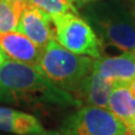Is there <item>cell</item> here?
<instances>
[{"label":"cell","mask_w":135,"mask_h":135,"mask_svg":"<svg viewBox=\"0 0 135 135\" xmlns=\"http://www.w3.org/2000/svg\"><path fill=\"white\" fill-rule=\"evenodd\" d=\"M0 102L78 106L71 93L54 85L33 66L11 59L0 65Z\"/></svg>","instance_id":"6da1fadb"},{"label":"cell","mask_w":135,"mask_h":135,"mask_svg":"<svg viewBox=\"0 0 135 135\" xmlns=\"http://www.w3.org/2000/svg\"><path fill=\"white\" fill-rule=\"evenodd\" d=\"M95 58L78 55L64 48L55 38L44 48L36 69L54 85L74 93L93 70Z\"/></svg>","instance_id":"7a4b0ae2"},{"label":"cell","mask_w":135,"mask_h":135,"mask_svg":"<svg viewBox=\"0 0 135 135\" xmlns=\"http://www.w3.org/2000/svg\"><path fill=\"white\" fill-rule=\"evenodd\" d=\"M54 38L64 48L78 55L98 59L102 56V42L90 25L78 14L52 15Z\"/></svg>","instance_id":"3957f363"},{"label":"cell","mask_w":135,"mask_h":135,"mask_svg":"<svg viewBox=\"0 0 135 135\" xmlns=\"http://www.w3.org/2000/svg\"><path fill=\"white\" fill-rule=\"evenodd\" d=\"M63 131L70 135H133L122 120L107 108L87 106L69 116Z\"/></svg>","instance_id":"277c9868"},{"label":"cell","mask_w":135,"mask_h":135,"mask_svg":"<svg viewBox=\"0 0 135 135\" xmlns=\"http://www.w3.org/2000/svg\"><path fill=\"white\" fill-rule=\"evenodd\" d=\"M102 40L123 52H135V20L132 14L119 12L99 21Z\"/></svg>","instance_id":"5b68a950"},{"label":"cell","mask_w":135,"mask_h":135,"mask_svg":"<svg viewBox=\"0 0 135 135\" xmlns=\"http://www.w3.org/2000/svg\"><path fill=\"white\" fill-rule=\"evenodd\" d=\"M15 31L24 34L32 42L43 49L49 41L54 38L50 15L30 4L25 6Z\"/></svg>","instance_id":"8992f818"},{"label":"cell","mask_w":135,"mask_h":135,"mask_svg":"<svg viewBox=\"0 0 135 135\" xmlns=\"http://www.w3.org/2000/svg\"><path fill=\"white\" fill-rule=\"evenodd\" d=\"M0 49L11 60L36 67L44 49L18 31L0 32Z\"/></svg>","instance_id":"52a82bcc"},{"label":"cell","mask_w":135,"mask_h":135,"mask_svg":"<svg viewBox=\"0 0 135 135\" xmlns=\"http://www.w3.org/2000/svg\"><path fill=\"white\" fill-rule=\"evenodd\" d=\"M93 69L106 79L131 81L135 79V55L131 52L95 59Z\"/></svg>","instance_id":"ba28073f"},{"label":"cell","mask_w":135,"mask_h":135,"mask_svg":"<svg viewBox=\"0 0 135 135\" xmlns=\"http://www.w3.org/2000/svg\"><path fill=\"white\" fill-rule=\"evenodd\" d=\"M113 82V80L104 78L93 69L91 74L82 82L74 94L77 96V100L86 102L88 105L107 108Z\"/></svg>","instance_id":"9c48e42d"},{"label":"cell","mask_w":135,"mask_h":135,"mask_svg":"<svg viewBox=\"0 0 135 135\" xmlns=\"http://www.w3.org/2000/svg\"><path fill=\"white\" fill-rule=\"evenodd\" d=\"M0 130L17 135H41L44 128L34 115L0 106Z\"/></svg>","instance_id":"30bf717a"},{"label":"cell","mask_w":135,"mask_h":135,"mask_svg":"<svg viewBox=\"0 0 135 135\" xmlns=\"http://www.w3.org/2000/svg\"><path fill=\"white\" fill-rule=\"evenodd\" d=\"M107 109L125 124L135 117V95L129 89L127 81L113 82Z\"/></svg>","instance_id":"8fae6325"},{"label":"cell","mask_w":135,"mask_h":135,"mask_svg":"<svg viewBox=\"0 0 135 135\" xmlns=\"http://www.w3.org/2000/svg\"><path fill=\"white\" fill-rule=\"evenodd\" d=\"M26 5L15 0H0V32L16 30Z\"/></svg>","instance_id":"7c38bea8"},{"label":"cell","mask_w":135,"mask_h":135,"mask_svg":"<svg viewBox=\"0 0 135 135\" xmlns=\"http://www.w3.org/2000/svg\"><path fill=\"white\" fill-rule=\"evenodd\" d=\"M27 4L33 5L43 10L50 16L64 13L78 14L74 0H26Z\"/></svg>","instance_id":"4fadbf2b"},{"label":"cell","mask_w":135,"mask_h":135,"mask_svg":"<svg viewBox=\"0 0 135 135\" xmlns=\"http://www.w3.org/2000/svg\"><path fill=\"white\" fill-rule=\"evenodd\" d=\"M126 126L128 127V129H129L130 132H132V133L135 134V117H133L132 119H130V120L128 121V122L126 123Z\"/></svg>","instance_id":"5bb4252c"},{"label":"cell","mask_w":135,"mask_h":135,"mask_svg":"<svg viewBox=\"0 0 135 135\" xmlns=\"http://www.w3.org/2000/svg\"><path fill=\"white\" fill-rule=\"evenodd\" d=\"M41 135H70L66 132H60V131H48V132H44Z\"/></svg>","instance_id":"9a60e30c"},{"label":"cell","mask_w":135,"mask_h":135,"mask_svg":"<svg viewBox=\"0 0 135 135\" xmlns=\"http://www.w3.org/2000/svg\"><path fill=\"white\" fill-rule=\"evenodd\" d=\"M127 85L131 90V92L135 95V79L131 80V81H127Z\"/></svg>","instance_id":"2e32d148"},{"label":"cell","mask_w":135,"mask_h":135,"mask_svg":"<svg viewBox=\"0 0 135 135\" xmlns=\"http://www.w3.org/2000/svg\"><path fill=\"white\" fill-rule=\"evenodd\" d=\"M7 59H8V57H7V56L4 54V52H3V51L0 49V65L4 62L5 60H7Z\"/></svg>","instance_id":"e0dca14e"},{"label":"cell","mask_w":135,"mask_h":135,"mask_svg":"<svg viewBox=\"0 0 135 135\" xmlns=\"http://www.w3.org/2000/svg\"><path fill=\"white\" fill-rule=\"evenodd\" d=\"M95 1H100V0H74V2H78V3H90Z\"/></svg>","instance_id":"ac0fdd59"},{"label":"cell","mask_w":135,"mask_h":135,"mask_svg":"<svg viewBox=\"0 0 135 135\" xmlns=\"http://www.w3.org/2000/svg\"><path fill=\"white\" fill-rule=\"evenodd\" d=\"M132 16H133V18H134V20H135V6H134V8H133V10H132Z\"/></svg>","instance_id":"d6986e66"},{"label":"cell","mask_w":135,"mask_h":135,"mask_svg":"<svg viewBox=\"0 0 135 135\" xmlns=\"http://www.w3.org/2000/svg\"><path fill=\"white\" fill-rule=\"evenodd\" d=\"M15 1H19V2H23V3H27L26 0H15Z\"/></svg>","instance_id":"ffe728a7"},{"label":"cell","mask_w":135,"mask_h":135,"mask_svg":"<svg viewBox=\"0 0 135 135\" xmlns=\"http://www.w3.org/2000/svg\"><path fill=\"white\" fill-rule=\"evenodd\" d=\"M133 135H135V134H134V133H133Z\"/></svg>","instance_id":"44dd1931"},{"label":"cell","mask_w":135,"mask_h":135,"mask_svg":"<svg viewBox=\"0 0 135 135\" xmlns=\"http://www.w3.org/2000/svg\"><path fill=\"white\" fill-rule=\"evenodd\" d=\"M134 55H135V52H134Z\"/></svg>","instance_id":"7402d4cb"}]
</instances>
